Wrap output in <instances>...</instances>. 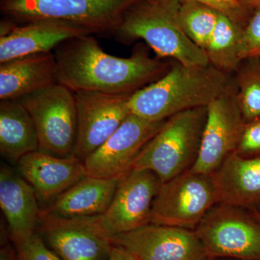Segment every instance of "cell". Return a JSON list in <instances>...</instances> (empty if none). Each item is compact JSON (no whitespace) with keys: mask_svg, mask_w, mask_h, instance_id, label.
<instances>
[{"mask_svg":"<svg viewBox=\"0 0 260 260\" xmlns=\"http://www.w3.org/2000/svg\"><path fill=\"white\" fill-rule=\"evenodd\" d=\"M143 0H1L2 14L15 23L55 20L95 34L114 35L126 12Z\"/></svg>","mask_w":260,"mask_h":260,"instance_id":"cell-5","label":"cell"},{"mask_svg":"<svg viewBox=\"0 0 260 260\" xmlns=\"http://www.w3.org/2000/svg\"><path fill=\"white\" fill-rule=\"evenodd\" d=\"M161 183L148 169H131L121 177L109 208L99 216L106 234L112 238L150 223L153 200Z\"/></svg>","mask_w":260,"mask_h":260,"instance_id":"cell-11","label":"cell"},{"mask_svg":"<svg viewBox=\"0 0 260 260\" xmlns=\"http://www.w3.org/2000/svg\"><path fill=\"white\" fill-rule=\"evenodd\" d=\"M78 135L74 156L82 162L104 144L131 114V95L75 92Z\"/></svg>","mask_w":260,"mask_h":260,"instance_id":"cell-14","label":"cell"},{"mask_svg":"<svg viewBox=\"0 0 260 260\" xmlns=\"http://www.w3.org/2000/svg\"><path fill=\"white\" fill-rule=\"evenodd\" d=\"M236 153L244 158L260 157V117L245 123Z\"/></svg>","mask_w":260,"mask_h":260,"instance_id":"cell-27","label":"cell"},{"mask_svg":"<svg viewBox=\"0 0 260 260\" xmlns=\"http://www.w3.org/2000/svg\"><path fill=\"white\" fill-rule=\"evenodd\" d=\"M165 121L147 120L131 113L110 138L83 160L86 175L104 179L122 177L131 170L137 156Z\"/></svg>","mask_w":260,"mask_h":260,"instance_id":"cell-12","label":"cell"},{"mask_svg":"<svg viewBox=\"0 0 260 260\" xmlns=\"http://www.w3.org/2000/svg\"><path fill=\"white\" fill-rule=\"evenodd\" d=\"M246 122L260 117V59H243L232 75Z\"/></svg>","mask_w":260,"mask_h":260,"instance_id":"cell-23","label":"cell"},{"mask_svg":"<svg viewBox=\"0 0 260 260\" xmlns=\"http://www.w3.org/2000/svg\"><path fill=\"white\" fill-rule=\"evenodd\" d=\"M0 207L11 242L37 232L41 208L32 186L6 164L0 169Z\"/></svg>","mask_w":260,"mask_h":260,"instance_id":"cell-17","label":"cell"},{"mask_svg":"<svg viewBox=\"0 0 260 260\" xmlns=\"http://www.w3.org/2000/svg\"><path fill=\"white\" fill-rule=\"evenodd\" d=\"M233 85L232 75L213 65H185L174 60L167 74L130 96L129 109L147 120L165 121L189 109L208 107Z\"/></svg>","mask_w":260,"mask_h":260,"instance_id":"cell-2","label":"cell"},{"mask_svg":"<svg viewBox=\"0 0 260 260\" xmlns=\"http://www.w3.org/2000/svg\"><path fill=\"white\" fill-rule=\"evenodd\" d=\"M39 139L31 116L18 100L0 102V153L17 164L25 155L39 150Z\"/></svg>","mask_w":260,"mask_h":260,"instance_id":"cell-21","label":"cell"},{"mask_svg":"<svg viewBox=\"0 0 260 260\" xmlns=\"http://www.w3.org/2000/svg\"><path fill=\"white\" fill-rule=\"evenodd\" d=\"M213 177L218 203L260 211V157L244 158L234 152Z\"/></svg>","mask_w":260,"mask_h":260,"instance_id":"cell-18","label":"cell"},{"mask_svg":"<svg viewBox=\"0 0 260 260\" xmlns=\"http://www.w3.org/2000/svg\"><path fill=\"white\" fill-rule=\"evenodd\" d=\"M194 232L210 258L260 260V223L246 210L218 203Z\"/></svg>","mask_w":260,"mask_h":260,"instance_id":"cell-8","label":"cell"},{"mask_svg":"<svg viewBox=\"0 0 260 260\" xmlns=\"http://www.w3.org/2000/svg\"><path fill=\"white\" fill-rule=\"evenodd\" d=\"M11 242L14 246L17 260H62L49 249L38 232L25 239Z\"/></svg>","mask_w":260,"mask_h":260,"instance_id":"cell-25","label":"cell"},{"mask_svg":"<svg viewBox=\"0 0 260 260\" xmlns=\"http://www.w3.org/2000/svg\"><path fill=\"white\" fill-rule=\"evenodd\" d=\"M249 213L252 215L253 218L255 219L256 220H257L260 223V211H253L249 212Z\"/></svg>","mask_w":260,"mask_h":260,"instance_id":"cell-32","label":"cell"},{"mask_svg":"<svg viewBox=\"0 0 260 260\" xmlns=\"http://www.w3.org/2000/svg\"><path fill=\"white\" fill-rule=\"evenodd\" d=\"M108 260H139L131 253L121 246L112 245L111 246Z\"/></svg>","mask_w":260,"mask_h":260,"instance_id":"cell-30","label":"cell"},{"mask_svg":"<svg viewBox=\"0 0 260 260\" xmlns=\"http://www.w3.org/2000/svg\"><path fill=\"white\" fill-rule=\"evenodd\" d=\"M57 83L53 52L24 56L0 63V100L20 98Z\"/></svg>","mask_w":260,"mask_h":260,"instance_id":"cell-19","label":"cell"},{"mask_svg":"<svg viewBox=\"0 0 260 260\" xmlns=\"http://www.w3.org/2000/svg\"><path fill=\"white\" fill-rule=\"evenodd\" d=\"M93 35L81 27L55 20H38L17 24L0 37V63L24 56L53 52L59 44L72 39Z\"/></svg>","mask_w":260,"mask_h":260,"instance_id":"cell-16","label":"cell"},{"mask_svg":"<svg viewBox=\"0 0 260 260\" xmlns=\"http://www.w3.org/2000/svg\"><path fill=\"white\" fill-rule=\"evenodd\" d=\"M99 216L59 218L40 210L37 232L62 260H108L112 238Z\"/></svg>","mask_w":260,"mask_h":260,"instance_id":"cell-9","label":"cell"},{"mask_svg":"<svg viewBox=\"0 0 260 260\" xmlns=\"http://www.w3.org/2000/svg\"><path fill=\"white\" fill-rule=\"evenodd\" d=\"M138 44L127 58L111 55L93 35L72 38L53 51L57 83L74 92L132 95L167 74L173 59L152 57Z\"/></svg>","mask_w":260,"mask_h":260,"instance_id":"cell-1","label":"cell"},{"mask_svg":"<svg viewBox=\"0 0 260 260\" xmlns=\"http://www.w3.org/2000/svg\"><path fill=\"white\" fill-rule=\"evenodd\" d=\"M208 107L189 109L166 120L145 145L133 169H148L162 183L189 170L198 159Z\"/></svg>","mask_w":260,"mask_h":260,"instance_id":"cell-4","label":"cell"},{"mask_svg":"<svg viewBox=\"0 0 260 260\" xmlns=\"http://www.w3.org/2000/svg\"><path fill=\"white\" fill-rule=\"evenodd\" d=\"M239 1L251 12L260 8V0H239Z\"/></svg>","mask_w":260,"mask_h":260,"instance_id":"cell-31","label":"cell"},{"mask_svg":"<svg viewBox=\"0 0 260 260\" xmlns=\"http://www.w3.org/2000/svg\"><path fill=\"white\" fill-rule=\"evenodd\" d=\"M210 260H237L234 259H229V258H211Z\"/></svg>","mask_w":260,"mask_h":260,"instance_id":"cell-33","label":"cell"},{"mask_svg":"<svg viewBox=\"0 0 260 260\" xmlns=\"http://www.w3.org/2000/svg\"><path fill=\"white\" fill-rule=\"evenodd\" d=\"M18 100L31 116L39 150L56 156H74L78 135L75 92L56 83Z\"/></svg>","mask_w":260,"mask_h":260,"instance_id":"cell-6","label":"cell"},{"mask_svg":"<svg viewBox=\"0 0 260 260\" xmlns=\"http://www.w3.org/2000/svg\"><path fill=\"white\" fill-rule=\"evenodd\" d=\"M120 179L86 176L41 210L65 218L102 215L112 203Z\"/></svg>","mask_w":260,"mask_h":260,"instance_id":"cell-20","label":"cell"},{"mask_svg":"<svg viewBox=\"0 0 260 260\" xmlns=\"http://www.w3.org/2000/svg\"><path fill=\"white\" fill-rule=\"evenodd\" d=\"M3 233V232H2ZM1 236V249H0V260H17L14 246L10 243L9 234L8 231H5Z\"/></svg>","mask_w":260,"mask_h":260,"instance_id":"cell-29","label":"cell"},{"mask_svg":"<svg viewBox=\"0 0 260 260\" xmlns=\"http://www.w3.org/2000/svg\"><path fill=\"white\" fill-rule=\"evenodd\" d=\"M218 10L236 23L245 28L252 12L246 8L239 0H192Z\"/></svg>","mask_w":260,"mask_h":260,"instance_id":"cell-28","label":"cell"},{"mask_svg":"<svg viewBox=\"0 0 260 260\" xmlns=\"http://www.w3.org/2000/svg\"><path fill=\"white\" fill-rule=\"evenodd\" d=\"M182 0H143L130 8L114 35L117 42L130 44L143 40L161 59L185 65L209 64L208 56L181 28Z\"/></svg>","mask_w":260,"mask_h":260,"instance_id":"cell-3","label":"cell"},{"mask_svg":"<svg viewBox=\"0 0 260 260\" xmlns=\"http://www.w3.org/2000/svg\"><path fill=\"white\" fill-rule=\"evenodd\" d=\"M139 260H210L194 230L149 223L112 238Z\"/></svg>","mask_w":260,"mask_h":260,"instance_id":"cell-13","label":"cell"},{"mask_svg":"<svg viewBox=\"0 0 260 260\" xmlns=\"http://www.w3.org/2000/svg\"><path fill=\"white\" fill-rule=\"evenodd\" d=\"M16 165L44 208L87 176L83 162L76 157L56 156L40 150L25 155Z\"/></svg>","mask_w":260,"mask_h":260,"instance_id":"cell-15","label":"cell"},{"mask_svg":"<svg viewBox=\"0 0 260 260\" xmlns=\"http://www.w3.org/2000/svg\"><path fill=\"white\" fill-rule=\"evenodd\" d=\"M241 59H260V8L252 11L243 34Z\"/></svg>","mask_w":260,"mask_h":260,"instance_id":"cell-26","label":"cell"},{"mask_svg":"<svg viewBox=\"0 0 260 260\" xmlns=\"http://www.w3.org/2000/svg\"><path fill=\"white\" fill-rule=\"evenodd\" d=\"M246 121L235 85L208 107L198 159L191 169L213 174L237 150Z\"/></svg>","mask_w":260,"mask_h":260,"instance_id":"cell-10","label":"cell"},{"mask_svg":"<svg viewBox=\"0 0 260 260\" xmlns=\"http://www.w3.org/2000/svg\"><path fill=\"white\" fill-rule=\"evenodd\" d=\"M218 203L213 174L189 169L161 183L153 200L150 223L194 230Z\"/></svg>","mask_w":260,"mask_h":260,"instance_id":"cell-7","label":"cell"},{"mask_svg":"<svg viewBox=\"0 0 260 260\" xmlns=\"http://www.w3.org/2000/svg\"><path fill=\"white\" fill-rule=\"evenodd\" d=\"M244 27L220 13L205 51L210 64L217 69L234 74L240 64L241 49Z\"/></svg>","mask_w":260,"mask_h":260,"instance_id":"cell-22","label":"cell"},{"mask_svg":"<svg viewBox=\"0 0 260 260\" xmlns=\"http://www.w3.org/2000/svg\"><path fill=\"white\" fill-rule=\"evenodd\" d=\"M220 12L192 0H182L179 20L188 38L205 50L218 22Z\"/></svg>","mask_w":260,"mask_h":260,"instance_id":"cell-24","label":"cell"}]
</instances>
